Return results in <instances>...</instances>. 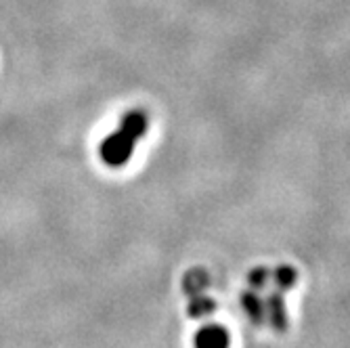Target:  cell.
Returning a JSON list of instances; mask_svg holds the SVG:
<instances>
[{
    "label": "cell",
    "instance_id": "6da1fadb",
    "mask_svg": "<svg viewBox=\"0 0 350 348\" xmlns=\"http://www.w3.org/2000/svg\"><path fill=\"white\" fill-rule=\"evenodd\" d=\"M137 145V139L129 133H124L122 129H118L116 133H111L99 147V155L101 160L111 166V168H120L126 162L131 160L133 149Z\"/></svg>",
    "mask_w": 350,
    "mask_h": 348
},
{
    "label": "cell",
    "instance_id": "7a4b0ae2",
    "mask_svg": "<svg viewBox=\"0 0 350 348\" xmlns=\"http://www.w3.org/2000/svg\"><path fill=\"white\" fill-rule=\"evenodd\" d=\"M196 348H229V332L220 325H206L196 334Z\"/></svg>",
    "mask_w": 350,
    "mask_h": 348
},
{
    "label": "cell",
    "instance_id": "3957f363",
    "mask_svg": "<svg viewBox=\"0 0 350 348\" xmlns=\"http://www.w3.org/2000/svg\"><path fill=\"white\" fill-rule=\"evenodd\" d=\"M265 312L269 314V321H271V325L277 332H285V330H288V314H285L281 294H271V298H269V302L265 306Z\"/></svg>",
    "mask_w": 350,
    "mask_h": 348
},
{
    "label": "cell",
    "instance_id": "277c9868",
    "mask_svg": "<svg viewBox=\"0 0 350 348\" xmlns=\"http://www.w3.org/2000/svg\"><path fill=\"white\" fill-rule=\"evenodd\" d=\"M147 124H149V120H147V116H145L143 111H131V113H126V116L122 118L120 129H122L124 133L133 135V137L139 141V139L147 133Z\"/></svg>",
    "mask_w": 350,
    "mask_h": 348
},
{
    "label": "cell",
    "instance_id": "5b68a950",
    "mask_svg": "<svg viewBox=\"0 0 350 348\" xmlns=\"http://www.w3.org/2000/svg\"><path fill=\"white\" fill-rule=\"evenodd\" d=\"M241 304H243V308H245V312H247V317H250V321L254 323V325H262V321H265V306H262V300L254 294V292H245L243 296H241Z\"/></svg>",
    "mask_w": 350,
    "mask_h": 348
},
{
    "label": "cell",
    "instance_id": "8992f818",
    "mask_svg": "<svg viewBox=\"0 0 350 348\" xmlns=\"http://www.w3.org/2000/svg\"><path fill=\"white\" fill-rule=\"evenodd\" d=\"M212 310H214V302L204 298L202 294H196L193 300H191V304H189V314H191V317H204V314H208Z\"/></svg>",
    "mask_w": 350,
    "mask_h": 348
},
{
    "label": "cell",
    "instance_id": "52a82bcc",
    "mask_svg": "<svg viewBox=\"0 0 350 348\" xmlns=\"http://www.w3.org/2000/svg\"><path fill=\"white\" fill-rule=\"evenodd\" d=\"M294 281H296V271L292 267H281V269H277L275 283H277L279 290H290L294 286Z\"/></svg>",
    "mask_w": 350,
    "mask_h": 348
},
{
    "label": "cell",
    "instance_id": "ba28073f",
    "mask_svg": "<svg viewBox=\"0 0 350 348\" xmlns=\"http://www.w3.org/2000/svg\"><path fill=\"white\" fill-rule=\"evenodd\" d=\"M204 283H206V275L200 271H193L185 277V292H193L200 294V290H204Z\"/></svg>",
    "mask_w": 350,
    "mask_h": 348
},
{
    "label": "cell",
    "instance_id": "9c48e42d",
    "mask_svg": "<svg viewBox=\"0 0 350 348\" xmlns=\"http://www.w3.org/2000/svg\"><path fill=\"white\" fill-rule=\"evenodd\" d=\"M267 277H269V273H267L265 269H256V271H252V275H250V286H252L254 290L262 288L265 283H267Z\"/></svg>",
    "mask_w": 350,
    "mask_h": 348
}]
</instances>
